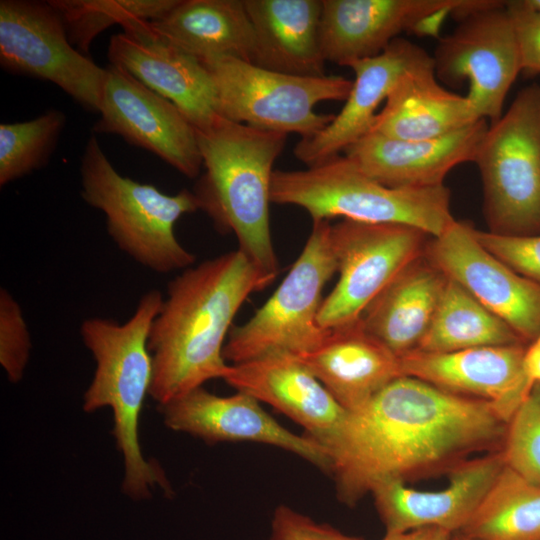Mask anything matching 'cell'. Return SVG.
<instances>
[{"label": "cell", "instance_id": "6da1fadb", "mask_svg": "<svg viewBox=\"0 0 540 540\" xmlns=\"http://www.w3.org/2000/svg\"><path fill=\"white\" fill-rule=\"evenodd\" d=\"M508 421L489 402L401 376L344 420L324 444L338 499L353 506L379 485L449 474L502 451Z\"/></svg>", "mask_w": 540, "mask_h": 540}, {"label": "cell", "instance_id": "7a4b0ae2", "mask_svg": "<svg viewBox=\"0 0 540 540\" xmlns=\"http://www.w3.org/2000/svg\"><path fill=\"white\" fill-rule=\"evenodd\" d=\"M273 281L237 249L191 266L169 282L148 337L150 395L159 405L226 376L230 364L223 348L235 315L249 295Z\"/></svg>", "mask_w": 540, "mask_h": 540}, {"label": "cell", "instance_id": "3957f363", "mask_svg": "<svg viewBox=\"0 0 540 540\" xmlns=\"http://www.w3.org/2000/svg\"><path fill=\"white\" fill-rule=\"evenodd\" d=\"M204 174L195 194L221 232H232L239 250L264 274L276 278L279 263L270 229L273 165L287 134L219 117L196 130Z\"/></svg>", "mask_w": 540, "mask_h": 540}, {"label": "cell", "instance_id": "277c9868", "mask_svg": "<svg viewBox=\"0 0 540 540\" xmlns=\"http://www.w3.org/2000/svg\"><path fill=\"white\" fill-rule=\"evenodd\" d=\"M163 300L159 290H150L142 295L125 323L91 317L80 326L82 341L96 362L83 409H112L113 434L124 459L122 488L134 499L150 497L156 485L167 495L172 494L163 469L144 458L138 437L139 417L153 377L148 337Z\"/></svg>", "mask_w": 540, "mask_h": 540}, {"label": "cell", "instance_id": "5b68a950", "mask_svg": "<svg viewBox=\"0 0 540 540\" xmlns=\"http://www.w3.org/2000/svg\"><path fill=\"white\" fill-rule=\"evenodd\" d=\"M271 202L301 207L313 222L343 217L363 223L403 224L430 237L440 236L455 221L445 185L390 188L341 154L303 170H274Z\"/></svg>", "mask_w": 540, "mask_h": 540}, {"label": "cell", "instance_id": "8992f818", "mask_svg": "<svg viewBox=\"0 0 540 540\" xmlns=\"http://www.w3.org/2000/svg\"><path fill=\"white\" fill-rule=\"evenodd\" d=\"M80 176L81 197L104 213L108 234L130 258L157 273L183 271L194 264L195 256L174 231L183 215L199 210L193 191L168 195L122 176L94 135L85 146Z\"/></svg>", "mask_w": 540, "mask_h": 540}, {"label": "cell", "instance_id": "52a82bcc", "mask_svg": "<svg viewBox=\"0 0 540 540\" xmlns=\"http://www.w3.org/2000/svg\"><path fill=\"white\" fill-rule=\"evenodd\" d=\"M489 232L540 234V85L522 89L477 150Z\"/></svg>", "mask_w": 540, "mask_h": 540}, {"label": "cell", "instance_id": "ba28073f", "mask_svg": "<svg viewBox=\"0 0 540 540\" xmlns=\"http://www.w3.org/2000/svg\"><path fill=\"white\" fill-rule=\"evenodd\" d=\"M329 221L313 222L306 244L270 298L245 323L232 326L223 348L230 364L273 353L303 354L317 348L330 330L318 313L322 291L337 272Z\"/></svg>", "mask_w": 540, "mask_h": 540}, {"label": "cell", "instance_id": "9c48e42d", "mask_svg": "<svg viewBox=\"0 0 540 540\" xmlns=\"http://www.w3.org/2000/svg\"><path fill=\"white\" fill-rule=\"evenodd\" d=\"M216 92V112L227 120L302 138L323 130L334 114L315 111L324 101H345L353 80L338 75L301 77L230 57L201 61Z\"/></svg>", "mask_w": 540, "mask_h": 540}, {"label": "cell", "instance_id": "30bf717a", "mask_svg": "<svg viewBox=\"0 0 540 540\" xmlns=\"http://www.w3.org/2000/svg\"><path fill=\"white\" fill-rule=\"evenodd\" d=\"M330 238L339 278L319 309L318 322L325 330L358 321L391 281L424 254L430 240L408 225L347 219L331 225Z\"/></svg>", "mask_w": 540, "mask_h": 540}, {"label": "cell", "instance_id": "8fae6325", "mask_svg": "<svg viewBox=\"0 0 540 540\" xmlns=\"http://www.w3.org/2000/svg\"><path fill=\"white\" fill-rule=\"evenodd\" d=\"M458 21L451 33L439 37L435 74L453 87L468 81L466 97L474 113L492 124L503 115L506 96L522 71L505 1L485 0Z\"/></svg>", "mask_w": 540, "mask_h": 540}, {"label": "cell", "instance_id": "7c38bea8", "mask_svg": "<svg viewBox=\"0 0 540 540\" xmlns=\"http://www.w3.org/2000/svg\"><path fill=\"white\" fill-rule=\"evenodd\" d=\"M0 64L10 73L52 82L99 112L105 68L75 49L49 1H0Z\"/></svg>", "mask_w": 540, "mask_h": 540}, {"label": "cell", "instance_id": "4fadbf2b", "mask_svg": "<svg viewBox=\"0 0 540 540\" xmlns=\"http://www.w3.org/2000/svg\"><path fill=\"white\" fill-rule=\"evenodd\" d=\"M480 0H322L319 41L326 62L349 66L381 54L403 32L439 37Z\"/></svg>", "mask_w": 540, "mask_h": 540}, {"label": "cell", "instance_id": "5bb4252c", "mask_svg": "<svg viewBox=\"0 0 540 540\" xmlns=\"http://www.w3.org/2000/svg\"><path fill=\"white\" fill-rule=\"evenodd\" d=\"M98 133L117 134L159 156L188 178L203 166L195 127L171 101L146 87L124 68H105Z\"/></svg>", "mask_w": 540, "mask_h": 540}, {"label": "cell", "instance_id": "9a60e30c", "mask_svg": "<svg viewBox=\"0 0 540 540\" xmlns=\"http://www.w3.org/2000/svg\"><path fill=\"white\" fill-rule=\"evenodd\" d=\"M424 255L526 344L540 334V285L486 250L470 224L455 220L440 236L431 237Z\"/></svg>", "mask_w": 540, "mask_h": 540}, {"label": "cell", "instance_id": "2e32d148", "mask_svg": "<svg viewBox=\"0 0 540 540\" xmlns=\"http://www.w3.org/2000/svg\"><path fill=\"white\" fill-rule=\"evenodd\" d=\"M122 27L124 31L109 42L110 64L171 101L196 130L210 127L220 116L215 87L203 63L153 31L149 21L132 20Z\"/></svg>", "mask_w": 540, "mask_h": 540}, {"label": "cell", "instance_id": "e0dca14e", "mask_svg": "<svg viewBox=\"0 0 540 540\" xmlns=\"http://www.w3.org/2000/svg\"><path fill=\"white\" fill-rule=\"evenodd\" d=\"M165 424L204 441L256 442L281 448L330 470L324 447L308 435H298L270 416L254 397L237 391L218 396L202 387L160 405Z\"/></svg>", "mask_w": 540, "mask_h": 540}, {"label": "cell", "instance_id": "ac0fdd59", "mask_svg": "<svg viewBox=\"0 0 540 540\" xmlns=\"http://www.w3.org/2000/svg\"><path fill=\"white\" fill-rule=\"evenodd\" d=\"M526 346L453 352L416 349L400 357L401 371L444 391L487 401L509 422L534 385L524 369Z\"/></svg>", "mask_w": 540, "mask_h": 540}, {"label": "cell", "instance_id": "d6986e66", "mask_svg": "<svg viewBox=\"0 0 540 540\" xmlns=\"http://www.w3.org/2000/svg\"><path fill=\"white\" fill-rule=\"evenodd\" d=\"M506 466L502 451L472 457L449 472V484L420 491L402 482L376 487L371 495L386 533L437 527L452 534L471 519Z\"/></svg>", "mask_w": 540, "mask_h": 540}, {"label": "cell", "instance_id": "ffe728a7", "mask_svg": "<svg viewBox=\"0 0 540 540\" xmlns=\"http://www.w3.org/2000/svg\"><path fill=\"white\" fill-rule=\"evenodd\" d=\"M433 60L424 49L404 38L395 39L381 54L352 62V88L341 111L317 134L302 138L294 156L308 167L343 153L366 135L377 109L410 70Z\"/></svg>", "mask_w": 540, "mask_h": 540}, {"label": "cell", "instance_id": "44dd1931", "mask_svg": "<svg viewBox=\"0 0 540 540\" xmlns=\"http://www.w3.org/2000/svg\"><path fill=\"white\" fill-rule=\"evenodd\" d=\"M489 124L480 119L452 133L424 140H400L368 132L343 153L366 175L390 188L444 185L447 174L474 162Z\"/></svg>", "mask_w": 540, "mask_h": 540}, {"label": "cell", "instance_id": "7402d4cb", "mask_svg": "<svg viewBox=\"0 0 540 540\" xmlns=\"http://www.w3.org/2000/svg\"><path fill=\"white\" fill-rule=\"evenodd\" d=\"M223 380L295 421L323 447L347 414L316 376L288 352L230 364Z\"/></svg>", "mask_w": 540, "mask_h": 540}, {"label": "cell", "instance_id": "603a6c76", "mask_svg": "<svg viewBox=\"0 0 540 540\" xmlns=\"http://www.w3.org/2000/svg\"><path fill=\"white\" fill-rule=\"evenodd\" d=\"M295 356L347 412L403 376L400 357L368 333L360 319L330 330L317 348Z\"/></svg>", "mask_w": 540, "mask_h": 540}, {"label": "cell", "instance_id": "cb8c5ba5", "mask_svg": "<svg viewBox=\"0 0 540 540\" xmlns=\"http://www.w3.org/2000/svg\"><path fill=\"white\" fill-rule=\"evenodd\" d=\"M254 31L251 63L301 77L325 74L319 25L322 0H244Z\"/></svg>", "mask_w": 540, "mask_h": 540}, {"label": "cell", "instance_id": "d4e9b609", "mask_svg": "<svg viewBox=\"0 0 540 540\" xmlns=\"http://www.w3.org/2000/svg\"><path fill=\"white\" fill-rule=\"evenodd\" d=\"M478 120L466 96L439 84L432 60L408 71L398 81L369 132L400 140H424Z\"/></svg>", "mask_w": 540, "mask_h": 540}, {"label": "cell", "instance_id": "484cf974", "mask_svg": "<svg viewBox=\"0 0 540 540\" xmlns=\"http://www.w3.org/2000/svg\"><path fill=\"white\" fill-rule=\"evenodd\" d=\"M447 280L423 254L407 265L366 308L360 318L363 327L398 357L417 349Z\"/></svg>", "mask_w": 540, "mask_h": 540}, {"label": "cell", "instance_id": "4316f807", "mask_svg": "<svg viewBox=\"0 0 540 540\" xmlns=\"http://www.w3.org/2000/svg\"><path fill=\"white\" fill-rule=\"evenodd\" d=\"M149 25L200 61L224 56L251 61L255 38L244 0H179Z\"/></svg>", "mask_w": 540, "mask_h": 540}, {"label": "cell", "instance_id": "83f0119b", "mask_svg": "<svg viewBox=\"0 0 540 540\" xmlns=\"http://www.w3.org/2000/svg\"><path fill=\"white\" fill-rule=\"evenodd\" d=\"M520 344L528 345L509 325L448 278L430 326L417 349L453 352Z\"/></svg>", "mask_w": 540, "mask_h": 540}, {"label": "cell", "instance_id": "f1b7e54d", "mask_svg": "<svg viewBox=\"0 0 540 540\" xmlns=\"http://www.w3.org/2000/svg\"><path fill=\"white\" fill-rule=\"evenodd\" d=\"M459 532L479 540H540V485L505 466Z\"/></svg>", "mask_w": 540, "mask_h": 540}, {"label": "cell", "instance_id": "f546056e", "mask_svg": "<svg viewBox=\"0 0 540 540\" xmlns=\"http://www.w3.org/2000/svg\"><path fill=\"white\" fill-rule=\"evenodd\" d=\"M179 0H50L60 15L70 43L88 53L93 40L107 28L132 20L154 21Z\"/></svg>", "mask_w": 540, "mask_h": 540}, {"label": "cell", "instance_id": "4dcf8cb0", "mask_svg": "<svg viewBox=\"0 0 540 540\" xmlns=\"http://www.w3.org/2000/svg\"><path fill=\"white\" fill-rule=\"evenodd\" d=\"M66 122L63 112L51 109L25 122L0 125V185L4 186L49 160Z\"/></svg>", "mask_w": 540, "mask_h": 540}, {"label": "cell", "instance_id": "1f68e13d", "mask_svg": "<svg viewBox=\"0 0 540 540\" xmlns=\"http://www.w3.org/2000/svg\"><path fill=\"white\" fill-rule=\"evenodd\" d=\"M502 453L506 466L540 485V383L509 420Z\"/></svg>", "mask_w": 540, "mask_h": 540}, {"label": "cell", "instance_id": "d6a6232c", "mask_svg": "<svg viewBox=\"0 0 540 540\" xmlns=\"http://www.w3.org/2000/svg\"><path fill=\"white\" fill-rule=\"evenodd\" d=\"M31 351L30 333L20 304L5 288L0 289V363L10 382H19Z\"/></svg>", "mask_w": 540, "mask_h": 540}, {"label": "cell", "instance_id": "836d02e7", "mask_svg": "<svg viewBox=\"0 0 540 540\" xmlns=\"http://www.w3.org/2000/svg\"><path fill=\"white\" fill-rule=\"evenodd\" d=\"M479 243L520 275L540 285V234L506 236L474 228Z\"/></svg>", "mask_w": 540, "mask_h": 540}, {"label": "cell", "instance_id": "e575fe53", "mask_svg": "<svg viewBox=\"0 0 540 540\" xmlns=\"http://www.w3.org/2000/svg\"><path fill=\"white\" fill-rule=\"evenodd\" d=\"M268 540H363L320 523L290 506L279 505L272 517Z\"/></svg>", "mask_w": 540, "mask_h": 540}, {"label": "cell", "instance_id": "d590c367", "mask_svg": "<svg viewBox=\"0 0 540 540\" xmlns=\"http://www.w3.org/2000/svg\"><path fill=\"white\" fill-rule=\"evenodd\" d=\"M521 60L522 71L540 73V11L527 0L505 1Z\"/></svg>", "mask_w": 540, "mask_h": 540}, {"label": "cell", "instance_id": "8d00e7d4", "mask_svg": "<svg viewBox=\"0 0 540 540\" xmlns=\"http://www.w3.org/2000/svg\"><path fill=\"white\" fill-rule=\"evenodd\" d=\"M452 533L437 527H423L402 533H386L382 540H451Z\"/></svg>", "mask_w": 540, "mask_h": 540}, {"label": "cell", "instance_id": "74e56055", "mask_svg": "<svg viewBox=\"0 0 540 540\" xmlns=\"http://www.w3.org/2000/svg\"><path fill=\"white\" fill-rule=\"evenodd\" d=\"M523 362L529 380L540 383V334L526 346Z\"/></svg>", "mask_w": 540, "mask_h": 540}, {"label": "cell", "instance_id": "f35d334b", "mask_svg": "<svg viewBox=\"0 0 540 540\" xmlns=\"http://www.w3.org/2000/svg\"><path fill=\"white\" fill-rule=\"evenodd\" d=\"M451 540H479V539L467 536L461 532H456L452 534Z\"/></svg>", "mask_w": 540, "mask_h": 540}, {"label": "cell", "instance_id": "ab89813d", "mask_svg": "<svg viewBox=\"0 0 540 540\" xmlns=\"http://www.w3.org/2000/svg\"><path fill=\"white\" fill-rule=\"evenodd\" d=\"M528 4L540 11V0H527Z\"/></svg>", "mask_w": 540, "mask_h": 540}]
</instances>
